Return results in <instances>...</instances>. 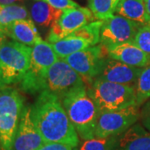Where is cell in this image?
Returning <instances> with one entry per match:
<instances>
[{
    "label": "cell",
    "mask_w": 150,
    "mask_h": 150,
    "mask_svg": "<svg viewBox=\"0 0 150 150\" xmlns=\"http://www.w3.org/2000/svg\"><path fill=\"white\" fill-rule=\"evenodd\" d=\"M25 0H0L1 5H10V4H17L18 3H23Z\"/></svg>",
    "instance_id": "cell-29"
},
{
    "label": "cell",
    "mask_w": 150,
    "mask_h": 150,
    "mask_svg": "<svg viewBox=\"0 0 150 150\" xmlns=\"http://www.w3.org/2000/svg\"><path fill=\"white\" fill-rule=\"evenodd\" d=\"M32 48L6 41L0 48V87L19 83L30 66Z\"/></svg>",
    "instance_id": "cell-4"
},
{
    "label": "cell",
    "mask_w": 150,
    "mask_h": 150,
    "mask_svg": "<svg viewBox=\"0 0 150 150\" xmlns=\"http://www.w3.org/2000/svg\"><path fill=\"white\" fill-rule=\"evenodd\" d=\"M35 1H42L55 8L61 9V10L80 7L79 4L74 0H35Z\"/></svg>",
    "instance_id": "cell-26"
},
{
    "label": "cell",
    "mask_w": 150,
    "mask_h": 150,
    "mask_svg": "<svg viewBox=\"0 0 150 150\" xmlns=\"http://www.w3.org/2000/svg\"><path fill=\"white\" fill-rule=\"evenodd\" d=\"M88 93L95 102L99 112L117 110L137 104L133 87L108 81L94 79L88 89Z\"/></svg>",
    "instance_id": "cell-6"
},
{
    "label": "cell",
    "mask_w": 150,
    "mask_h": 150,
    "mask_svg": "<svg viewBox=\"0 0 150 150\" xmlns=\"http://www.w3.org/2000/svg\"><path fill=\"white\" fill-rule=\"evenodd\" d=\"M134 88L136 103L140 107L150 98V64L143 69Z\"/></svg>",
    "instance_id": "cell-22"
},
{
    "label": "cell",
    "mask_w": 150,
    "mask_h": 150,
    "mask_svg": "<svg viewBox=\"0 0 150 150\" xmlns=\"http://www.w3.org/2000/svg\"><path fill=\"white\" fill-rule=\"evenodd\" d=\"M51 44L60 59H65L77 52L93 46L92 43L87 39L76 36L74 34H70Z\"/></svg>",
    "instance_id": "cell-19"
},
{
    "label": "cell",
    "mask_w": 150,
    "mask_h": 150,
    "mask_svg": "<svg viewBox=\"0 0 150 150\" xmlns=\"http://www.w3.org/2000/svg\"><path fill=\"white\" fill-rule=\"evenodd\" d=\"M116 136L117 135L107 138L94 137L91 139L83 140L79 150H113Z\"/></svg>",
    "instance_id": "cell-24"
},
{
    "label": "cell",
    "mask_w": 150,
    "mask_h": 150,
    "mask_svg": "<svg viewBox=\"0 0 150 150\" xmlns=\"http://www.w3.org/2000/svg\"><path fill=\"white\" fill-rule=\"evenodd\" d=\"M145 7H146V11H147V14L148 17L150 19V0H144Z\"/></svg>",
    "instance_id": "cell-31"
},
{
    "label": "cell",
    "mask_w": 150,
    "mask_h": 150,
    "mask_svg": "<svg viewBox=\"0 0 150 150\" xmlns=\"http://www.w3.org/2000/svg\"><path fill=\"white\" fill-rule=\"evenodd\" d=\"M95 19L91 10L88 8L79 7L65 9L59 21L50 28L48 43H53L66 38L89 23L96 21Z\"/></svg>",
    "instance_id": "cell-11"
},
{
    "label": "cell",
    "mask_w": 150,
    "mask_h": 150,
    "mask_svg": "<svg viewBox=\"0 0 150 150\" xmlns=\"http://www.w3.org/2000/svg\"><path fill=\"white\" fill-rule=\"evenodd\" d=\"M24 98L10 86L0 87V145L2 150H13L14 137L24 108Z\"/></svg>",
    "instance_id": "cell-3"
},
{
    "label": "cell",
    "mask_w": 150,
    "mask_h": 150,
    "mask_svg": "<svg viewBox=\"0 0 150 150\" xmlns=\"http://www.w3.org/2000/svg\"><path fill=\"white\" fill-rule=\"evenodd\" d=\"M142 70L141 68L133 67L108 57L100 74L96 79L134 88Z\"/></svg>",
    "instance_id": "cell-13"
},
{
    "label": "cell",
    "mask_w": 150,
    "mask_h": 150,
    "mask_svg": "<svg viewBox=\"0 0 150 150\" xmlns=\"http://www.w3.org/2000/svg\"><path fill=\"white\" fill-rule=\"evenodd\" d=\"M30 18V13L25 6L18 4L10 5L0 4V29L4 33L13 23Z\"/></svg>",
    "instance_id": "cell-20"
},
{
    "label": "cell",
    "mask_w": 150,
    "mask_h": 150,
    "mask_svg": "<svg viewBox=\"0 0 150 150\" xmlns=\"http://www.w3.org/2000/svg\"><path fill=\"white\" fill-rule=\"evenodd\" d=\"M140 118L139 106L99 112L97 118L94 135L97 138H107L125 132Z\"/></svg>",
    "instance_id": "cell-7"
},
{
    "label": "cell",
    "mask_w": 150,
    "mask_h": 150,
    "mask_svg": "<svg viewBox=\"0 0 150 150\" xmlns=\"http://www.w3.org/2000/svg\"><path fill=\"white\" fill-rule=\"evenodd\" d=\"M140 118L142 125L150 132V98L144 103L140 111Z\"/></svg>",
    "instance_id": "cell-27"
},
{
    "label": "cell",
    "mask_w": 150,
    "mask_h": 150,
    "mask_svg": "<svg viewBox=\"0 0 150 150\" xmlns=\"http://www.w3.org/2000/svg\"><path fill=\"white\" fill-rule=\"evenodd\" d=\"M102 20H97L92 23H89L83 27L80 28L79 29L76 30L72 34H74L76 36L83 38L89 41L93 46H95L99 43L100 39V31L102 27Z\"/></svg>",
    "instance_id": "cell-23"
},
{
    "label": "cell",
    "mask_w": 150,
    "mask_h": 150,
    "mask_svg": "<svg viewBox=\"0 0 150 150\" xmlns=\"http://www.w3.org/2000/svg\"><path fill=\"white\" fill-rule=\"evenodd\" d=\"M121 0H88V8L98 20H106L113 16Z\"/></svg>",
    "instance_id": "cell-21"
},
{
    "label": "cell",
    "mask_w": 150,
    "mask_h": 150,
    "mask_svg": "<svg viewBox=\"0 0 150 150\" xmlns=\"http://www.w3.org/2000/svg\"><path fill=\"white\" fill-rule=\"evenodd\" d=\"M115 13L140 25H147L149 21L144 0H121L117 6Z\"/></svg>",
    "instance_id": "cell-18"
},
{
    "label": "cell",
    "mask_w": 150,
    "mask_h": 150,
    "mask_svg": "<svg viewBox=\"0 0 150 150\" xmlns=\"http://www.w3.org/2000/svg\"><path fill=\"white\" fill-rule=\"evenodd\" d=\"M113 150H150V133L136 123L116 136Z\"/></svg>",
    "instance_id": "cell-14"
},
{
    "label": "cell",
    "mask_w": 150,
    "mask_h": 150,
    "mask_svg": "<svg viewBox=\"0 0 150 150\" xmlns=\"http://www.w3.org/2000/svg\"><path fill=\"white\" fill-rule=\"evenodd\" d=\"M31 118L44 143H58L76 148L79 137L62 104L54 93L43 91L31 107Z\"/></svg>",
    "instance_id": "cell-1"
},
{
    "label": "cell",
    "mask_w": 150,
    "mask_h": 150,
    "mask_svg": "<svg viewBox=\"0 0 150 150\" xmlns=\"http://www.w3.org/2000/svg\"><path fill=\"white\" fill-rule=\"evenodd\" d=\"M108 57V49L100 44L77 52L64 60L83 79L93 82L100 74Z\"/></svg>",
    "instance_id": "cell-9"
},
{
    "label": "cell",
    "mask_w": 150,
    "mask_h": 150,
    "mask_svg": "<svg viewBox=\"0 0 150 150\" xmlns=\"http://www.w3.org/2000/svg\"><path fill=\"white\" fill-rule=\"evenodd\" d=\"M61 102L79 137L83 140L93 139L99 110L85 86L71 90Z\"/></svg>",
    "instance_id": "cell-2"
},
{
    "label": "cell",
    "mask_w": 150,
    "mask_h": 150,
    "mask_svg": "<svg viewBox=\"0 0 150 150\" xmlns=\"http://www.w3.org/2000/svg\"><path fill=\"white\" fill-rule=\"evenodd\" d=\"M133 43L150 56V27L142 25L134 37Z\"/></svg>",
    "instance_id": "cell-25"
},
{
    "label": "cell",
    "mask_w": 150,
    "mask_h": 150,
    "mask_svg": "<svg viewBox=\"0 0 150 150\" xmlns=\"http://www.w3.org/2000/svg\"><path fill=\"white\" fill-rule=\"evenodd\" d=\"M6 35L18 43L27 46H34L43 41L36 25L32 19L18 20L6 29Z\"/></svg>",
    "instance_id": "cell-16"
},
{
    "label": "cell",
    "mask_w": 150,
    "mask_h": 150,
    "mask_svg": "<svg viewBox=\"0 0 150 150\" xmlns=\"http://www.w3.org/2000/svg\"><path fill=\"white\" fill-rule=\"evenodd\" d=\"M108 57L123 64L144 69L150 64V56L133 42L124 43L108 49Z\"/></svg>",
    "instance_id": "cell-15"
},
{
    "label": "cell",
    "mask_w": 150,
    "mask_h": 150,
    "mask_svg": "<svg viewBox=\"0 0 150 150\" xmlns=\"http://www.w3.org/2000/svg\"><path fill=\"white\" fill-rule=\"evenodd\" d=\"M44 144L31 118V107L25 106L17 130L13 150H37Z\"/></svg>",
    "instance_id": "cell-12"
},
{
    "label": "cell",
    "mask_w": 150,
    "mask_h": 150,
    "mask_svg": "<svg viewBox=\"0 0 150 150\" xmlns=\"http://www.w3.org/2000/svg\"><path fill=\"white\" fill-rule=\"evenodd\" d=\"M81 86H85L83 77L64 59H59L48 69L44 91L62 99L71 90Z\"/></svg>",
    "instance_id": "cell-8"
},
{
    "label": "cell",
    "mask_w": 150,
    "mask_h": 150,
    "mask_svg": "<svg viewBox=\"0 0 150 150\" xmlns=\"http://www.w3.org/2000/svg\"><path fill=\"white\" fill-rule=\"evenodd\" d=\"M148 25H149V26L150 27V19H149V23H148Z\"/></svg>",
    "instance_id": "cell-32"
},
{
    "label": "cell",
    "mask_w": 150,
    "mask_h": 150,
    "mask_svg": "<svg viewBox=\"0 0 150 150\" xmlns=\"http://www.w3.org/2000/svg\"><path fill=\"white\" fill-rule=\"evenodd\" d=\"M37 150H73V148L69 145L58 143H44Z\"/></svg>",
    "instance_id": "cell-28"
},
{
    "label": "cell",
    "mask_w": 150,
    "mask_h": 150,
    "mask_svg": "<svg viewBox=\"0 0 150 150\" xmlns=\"http://www.w3.org/2000/svg\"><path fill=\"white\" fill-rule=\"evenodd\" d=\"M64 10L55 8L42 1L33 2L30 8V17L34 23L42 28H51L59 21Z\"/></svg>",
    "instance_id": "cell-17"
},
{
    "label": "cell",
    "mask_w": 150,
    "mask_h": 150,
    "mask_svg": "<svg viewBox=\"0 0 150 150\" xmlns=\"http://www.w3.org/2000/svg\"><path fill=\"white\" fill-rule=\"evenodd\" d=\"M7 35H6V33L3 30H1L0 29V48H1V46L4 44V43H5L6 41H7Z\"/></svg>",
    "instance_id": "cell-30"
},
{
    "label": "cell",
    "mask_w": 150,
    "mask_h": 150,
    "mask_svg": "<svg viewBox=\"0 0 150 150\" xmlns=\"http://www.w3.org/2000/svg\"><path fill=\"white\" fill-rule=\"evenodd\" d=\"M142 25L119 15L103 21L99 43L108 49L124 43L133 42Z\"/></svg>",
    "instance_id": "cell-10"
},
{
    "label": "cell",
    "mask_w": 150,
    "mask_h": 150,
    "mask_svg": "<svg viewBox=\"0 0 150 150\" xmlns=\"http://www.w3.org/2000/svg\"><path fill=\"white\" fill-rule=\"evenodd\" d=\"M0 150H2V148H1V145H0Z\"/></svg>",
    "instance_id": "cell-33"
},
{
    "label": "cell",
    "mask_w": 150,
    "mask_h": 150,
    "mask_svg": "<svg viewBox=\"0 0 150 150\" xmlns=\"http://www.w3.org/2000/svg\"><path fill=\"white\" fill-rule=\"evenodd\" d=\"M59 59L52 44L42 41L33 46L30 66L20 83L22 91L29 94H39L44 91L49 68Z\"/></svg>",
    "instance_id": "cell-5"
}]
</instances>
